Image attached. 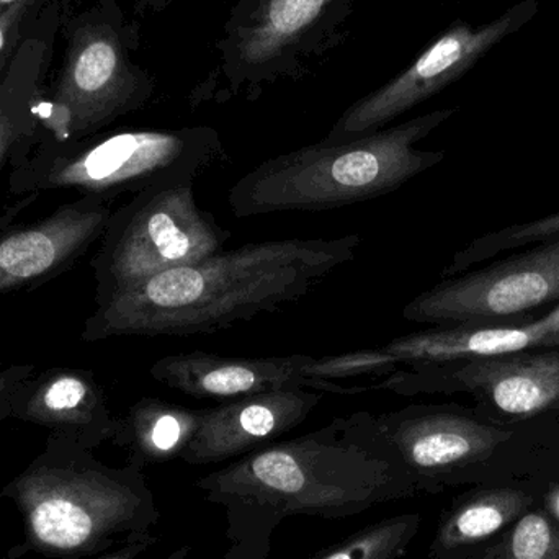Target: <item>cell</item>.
<instances>
[{"mask_svg": "<svg viewBox=\"0 0 559 559\" xmlns=\"http://www.w3.org/2000/svg\"><path fill=\"white\" fill-rule=\"evenodd\" d=\"M195 486L225 508L222 559H267L285 519L341 521L419 492L367 411L248 453Z\"/></svg>", "mask_w": 559, "mask_h": 559, "instance_id": "obj_1", "label": "cell"}, {"mask_svg": "<svg viewBox=\"0 0 559 559\" xmlns=\"http://www.w3.org/2000/svg\"><path fill=\"white\" fill-rule=\"evenodd\" d=\"M361 238L274 239L216 252L118 293L85 321V342L215 334L278 311L357 258Z\"/></svg>", "mask_w": 559, "mask_h": 559, "instance_id": "obj_2", "label": "cell"}, {"mask_svg": "<svg viewBox=\"0 0 559 559\" xmlns=\"http://www.w3.org/2000/svg\"><path fill=\"white\" fill-rule=\"evenodd\" d=\"M0 498L15 506L25 527L15 557H95L153 534L160 521L140 466L105 465L94 450L59 433H49L41 453L3 486Z\"/></svg>", "mask_w": 559, "mask_h": 559, "instance_id": "obj_3", "label": "cell"}, {"mask_svg": "<svg viewBox=\"0 0 559 559\" xmlns=\"http://www.w3.org/2000/svg\"><path fill=\"white\" fill-rule=\"evenodd\" d=\"M459 108H442L344 143L322 140L259 164L229 190L238 218L325 212L396 192L445 159L419 143Z\"/></svg>", "mask_w": 559, "mask_h": 559, "instance_id": "obj_4", "label": "cell"}, {"mask_svg": "<svg viewBox=\"0 0 559 559\" xmlns=\"http://www.w3.org/2000/svg\"><path fill=\"white\" fill-rule=\"evenodd\" d=\"M223 156L212 127L121 130L64 143L35 133L10 159V190H75L110 202L164 183L195 182Z\"/></svg>", "mask_w": 559, "mask_h": 559, "instance_id": "obj_5", "label": "cell"}, {"mask_svg": "<svg viewBox=\"0 0 559 559\" xmlns=\"http://www.w3.org/2000/svg\"><path fill=\"white\" fill-rule=\"evenodd\" d=\"M61 66L38 105V136L64 143L94 136L118 118L141 110L156 82L136 61L140 25L118 0L66 5Z\"/></svg>", "mask_w": 559, "mask_h": 559, "instance_id": "obj_6", "label": "cell"}, {"mask_svg": "<svg viewBox=\"0 0 559 559\" xmlns=\"http://www.w3.org/2000/svg\"><path fill=\"white\" fill-rule=\"evenodd\" d=\"M361 0H238L216 41L215 78L199 100H255L280 81L306 78L347 39Z\"/></svg>", "mask_w": 559, "mask_h": 559, "instance_id": "obj_7", "label": "cell"}, {"mask_svg": "<svg viewBox=\"0 0 559 559\" xmlns=\"http://www.w3.org/2000/svg\"><path fill=\"white\" fill-rule=\"evenodd\" d=\"M193 183H164L111 212L92 261L97 306L163 272L222 252L231 233L197 205Z\"/></svg>", "mask_w": 559, "mask_h": 559, "instance_id": "obj_8", "label": "cell"}, {"mask_svg": "<svg viewBox=\"0 0 559 559\" xmlns=\"http://www.w3.org/2000/svg\"><path fill=\"white\" fill-rule=\"evenodd\" d=\"M540 5L542 0H521L483 25L462 19L450 23L396 78L352 104L324 140L344 143L383 130L472 71L496 46L528 25Z\"/></svg>", "mask_w": 559, "mask_h": 559, "instance_id": "obj_9", "label": "cell"}, {"mask_svg": "<svg viewBox=\"0 0 559 559\" xmlns=\"http://www.w3.org/2000/svg\"><path fill=\"white\" fill-rule=\"evenodd\" d=\"M559 299V238L481 271L443 280L407 302L404 319L485 325Z\"/></svg>", "mask_w": 559, "mask_h": 559, "instance_id": "obj_10", "label": "cell"}, {"mask_svg": "<svg viewBox=\"0 0 559 559\" xmlns=\"http://www.w3.org/2000/svg\"><path fill=\"white\" fill-rule=\"evenodd\" d=\"M558 345L559 334H550L540 328L538 322L515 328L460 324L414 332L380 347L361 348L328 357L309 355L305 374L311 380L334 383L361 378L380 380L401 370L436 367L453 361L475 360Z\"/></svg>", "mask_w": 559, "mask_h": 559, "instance_id": "obj_11", "label": "cell"}, {"mask_svg": "<svg viewBox=\"0 0 559 559\" xmlns=\"http://www.w3.org/2000/svg\"><path fill=\"white\" fill-rule=\"evenodd\" d=\"M374 423L417 491L427 495L463 481L468 469L511 439L452 407L407 406L374 414Z\"/></svg>", "mask_w": 559, "mask_h": 559, "instance_id": "obj_12", "label": "cell"}, {"mask_svg": "<svg viewBox=\"0 0 559 559\" xmlns=\"http://www.w3.org/2000/svg\"><path fill=\"white\" fill-rule=\"evenodd\" d=\"M110 215L108 200L82 197L0 236V295L38 286L68 271L100 241Z\"/></svg>", "mask_w": 559, "mask_h": 559, "instance_id": "obj_13", "label": "cell"}, {"mask_svg": "<svg viewBox=\"0 0 559 559\" xmlns=\"http://www.w3.org/2000/svg\"><path fill=\"white\" fill-rule=\"evenodd\" d=\"M308 357H223L195 350L166 355L151 367L150 373L170 390L219 404L285 388H308L344 396L342 383L306 378Z\"/></svg>", "mask_w": 559, "mask_h": 559, "instance_id": "obj_14", "label": "cell"}, {"mask_svg": "<svg viewBox=\"0 0 559 559\" xmlns=\"http://www.w3.org/2000/svg\"><path fill=\"white\" fill-rule=\"evenodd\" d=\"M322 394L285 388L203 409L199 432L180 460L187 465H212L264 449L301 426Z\"/></svg>", "mask_w": 559, "mask_h": 559, "instance_id": "obj_15", "label": "cell"}, {"mask_svg": "<svg viewBox=\"0 0 559 559\" xmlns=\"http://www.w3.org/2000/svg\"><path fill=\"white\" fill-rule=\"evenodd\" d=\"M10 417L91 450L111 442L118 427L94 373L71 367H52L26 378L13 394Z\"/></svg>", "mask_w": 559, "mask_h": 559, "instance_id": "obj_16", "label": "cell"}, {"mask_svg": "<svg viewBox=\"0 0 559 559\" xmlns=\"http://www.w3.org/2000/svg\"><path fill=\"white\" fill-rule=\"evenodd\" d=\"M71 0H51L33 20L0 75V169L38 130V105L55 58L62 13Z\"/></svg>", "mask_w": 559, "mask_h": 559, "instance_id": "obj_17", "label": "cell"}, {"mask_svg": "<svg viewBox=\"0 0 559 559\" xmlns=\"http://www.w3.org/2000/svg\"><path fill=\"white\" fill-rule=\"evenodd\" d=\"M202 413L157 397H143L118 417L111 443L127 450V463L141 469L180 460L199 432Z\"/></svg>", "mask_w": 559, "mask_h": 559, "instance_id": "obj_18", "label": "cell"}, {"mask_svg": "<svg viewBox=\"0 0 559 559\" xmlns=\"http://www.w3.org/2000/svg\"><path fill=\"white\" fill-rule=\"evenodd\" d=\"M532 499L518 489H485L460 498L440 521L429 557L463 551L521 519Z\"/></svg>", "mask_w": 559, "mask_h": 559, "instance_id": "obj_19", "label": "cell"}, {"mask_svg": "<svg viewBox=\"0 0 559 559\" xmlns=\"http://www.w3.org/2000/svg\"><path fill=\"white\" fill-rule=\"evenodd\" d=\"M419 514L394 515L355 532L312 559H400L419 532Z\"/></svg>", "mask_w": 559, "mask_h": 559, "instance_id": "obj_20", "label": "cell"}, {"mask_svg": "<svg viewBox=\"0 0 559 559\" xmlns=\"http://www.w3.org/2000/svg\"><path fill=\"white\" fill-rule=\"evenodd\" d=\"M559 236V213L525 223V225L509 226L501 231L489 233L473 241L468 248L456 252L449 267L443 271V278L456 277L468 271L473 265L488 261L492 255L502 254L532 242L547 241Z\"/></svg>", "mask_w": 559, "mask_h": 559, "instance_id": "obj_21", "label": "cell"}, {"mask_svg": "<svg viewBox=\"0 0 559 559\" xmlns=\"http://www.w3.org/2000/svg\"><path fill=\"white\" fill-rule=\"evenodd\" d=\"M488 559H559V525L544 512H528Z\"/></svg>", "mask_w": 559, "mask_h": 559, "instance_id": "obj_22", "label": "cell"}, {"mask_svg": "<svg viewBox=\"0 0 559 559\" xmlns=\"http://www.w3.org/2000/svg\"><path fill=\"white\" fill-rule=\"evenodd\" d=\"M51 0H22L0 13V75L15 55L23 35L33 20Z\"/></svg>", "mask_w": 559, "mask_h": 559, "instance_id": "obj_23", "label": "cell"}, {"mask_svg": "<svg viewBox=\"0 0 559 559\" xmlns=\"http://www.w3.org/2000/svg\"><path fill=\"white\" fill-rule=\"evenodd\" d=\"M35 373L33 365H12L0 370V424L10 419V403L16 388Z\"/></svg>", "mask_w": 559, "mask_h": 559, "instance_id": "obj_24", "label": "cell"}, {"mask_svg": "<svg viewBox=\"0 0 559 559\" xmlns=\"http://www.w3.org/2000/svg\"><path fill=\"white\" fill-rule=\"evenodd\" d=\"M157 537L154 534L146 535V537L138 538V540L128 542V544L121 545L117 551L114 554L107 555V557L100 559H138L147 548L153 547L156 544ZM190 551L192 548L190 547H180L177 550H174L169 557L164 559H189Z\"/></svg>", "mask_w": 559, "mask_h": 559, "instance_id": "obj_25", "label": "cell"}, {"mask_svg": "<svg viewBox=\"0 0 559 559\" xmlns=\"http://www.w3.org/2000/svg\"><path fill=\"white\" fill-rule=\"evenodd\" d=\"M140 13H160L174 2V0H133Z\"/></svg>", "mask_w": 559, "mask_h": 559, "instance_id": "obj_26", "label": "cell"}, {"mask_svg": "<svg viewBox=\"0 0 559 559\" xmlns=\"http://www.w3.org/2000/svg\"><path fill=\"white\" fill-rule=\"evenodd\" d=\"M537 322L540 324V328H544L545 331L550 332V334H559V306L551 309L547 316L538 319Z\"/></svg>", "mask_w": 559, "mask_h": 559, "instance_id": "obj_27", "label": "cell"}, {"mask_svg": "<svg viewBox=\"0 0 559 559\" xmlns=\"http://www.w3.org/2000/svg\"><path fill=\"white\" fill-rule=\"evenodd\" d=\"M548 508H550L551 514L559 521V491L550 496V499H548Z\"/></svg>", "mask_w": 559, "mask_h": 559, "instance_id": "obj_28", "label": "cell"}, {"mask_svg": "<svg viewBox=\"0 0 559 559\" xmlns=\"http://www.w3.org/2000/svg\"><path fill=\"white\" fill-rule=\"evenodd\" d=\"M19 2H22V0H0V13Z\"/></svg>", "mask_w": 559, "mask_h": 559, "instance_id": "obj_29", "label": "cell"}, {"mask_svg": "<svg viewBox=\"0 0 559 559\" xmlns=\"http://www.w3.org/2000/svg\"><path fill=\"white\" fill-rule=\"evenodd\" d=\"M426 559H462V551H456V554L439 555V557H427Z\"/></svg>", "mask_w": 559, "mask_h": 559, "instance_id": "obj_30", "label": "cell"}]
</instances>
